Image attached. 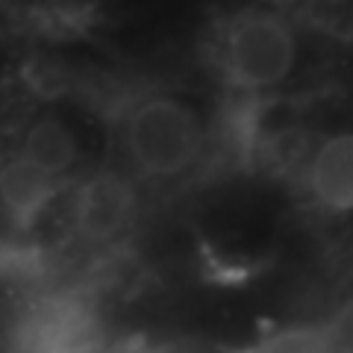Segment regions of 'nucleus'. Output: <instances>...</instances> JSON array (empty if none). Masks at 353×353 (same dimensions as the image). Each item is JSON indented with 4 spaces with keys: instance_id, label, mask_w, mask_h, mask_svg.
<instances>
[{
    "instance_id": "obj_1",
    "label": "nucleus",
    "mask_w": 353,
    "mask_h": 353,
    "mask_svg": "<svg viewBox=\"0 0 353 353\" xmlns=\"http://www.w3.org/2000/svg\"><path fill=\"white\" fill-rule=\"evenodd\" d=\"M203 121L192 103L171 94H150L130 103L121 118V148L141 180H183L203 157Z\"/></svg>"
},
{
    "instance_id": "obj_2",
    "label": "nucleus",
    "mask_w": 353,
    "mask_h": 353,
    "mask_svg": "<svg viewBox=\"0 0 353 353\" xmlns=\"http://www.w3.org/2000/svg\"><path fill=\"white\" fill-rule=\"evenodd\" d=\"M301 44L283 15L248 12L230 21L221 36L218 62L227 83L241 92H268L283 85L297 68Z\"/></svg>"
},
{
    "instance_id": "obj_3",
    "label": "nucleus",
    "mask_w": 353,
    "mask_h": 353,
    "mask_svg": "<svg viewBox=\"0 0 353 353\" xmlns=\"http://www.w3.org/2000/svg\"><path fill=\"white\" fill-rule=\"evenodd\" d=\"M71 227L85 245H112L139 218V192L121 171H94L83 176L71 197Z\"/></svg>"
},
{
    "instance_id": "obj_4",
    "label": "nucleus",
    "mask_w": 353,
    "mask_h": 353,
    "mask_svg": "<svg viewBox=\"0 0 353 353\" xmlns=\"http://www.w3.org/2000/svg\"><path fill=\"white\" fill-rule=\"evenodd\" d=\"M306 192L336 215L353 212V130L327 136L306 162Z\"/></svg>"
},
{
    "instance_id": "obj_5",
    "label": "nucleus",
    "mask_w": 353,
    "mask_h": 353,
    "mask_svg": "<svg viewBox=\"0 0 353 353\" xmlns=\"http://www.w3.org/2000/svg\"><path fill=\"white\" fill-rule=\"evenodd\" d=\"M83 141L77 130L59 115H39L21 130L15 157L36 165L39 171L57 176V180H68L71 174L80 171L83 165Z\"/></svg>"
},
{
    "instance_id": "obj_6",
    "label": "nucleus",
    "mask_w": 353,
    "mask_h": 353,
    "mask_svg": "<svg viewBox=\"0 0 353 353\" xmlns=\"http://www.w3.org/2000/svg\"><path fill=\"white\" fill-rule=\"evenodd\" d=\"M62 180L39 171L21 157L0 162V212L15 227H30L48 212L53 201H59Z\"/></svg>"
},
{
    "instance_id": "obj_7",
    "label": "nucleus",
    "mask_w": 353,
    "mask_h": 353,
    "mask_svg": "<svg viewBox=\"0 0 353 353\" xmlns=\"http://www.w3.org/2000/svg\"><path fill=\"white\" fill-rule=\"evenodd\" d=\"M253 353H350V347L336 330L301 324L268 336Z\"/></svg>"
},
{
    "instance_id": "obj_8",
    "label": "nucleus",
    "mask_w": 353,
    "mask_h": 353,
    "mask_svg": "<svg viewBox=\"0 0 353 353\" xmlns=\"http://www.w3.org/2000/svg\"><path fill=\"white\" fill-rule=\"evenodd\" d=\"M312 18L327 36L341 41L353 39V6H321Z\"/></svg>"
}]
</instances>
